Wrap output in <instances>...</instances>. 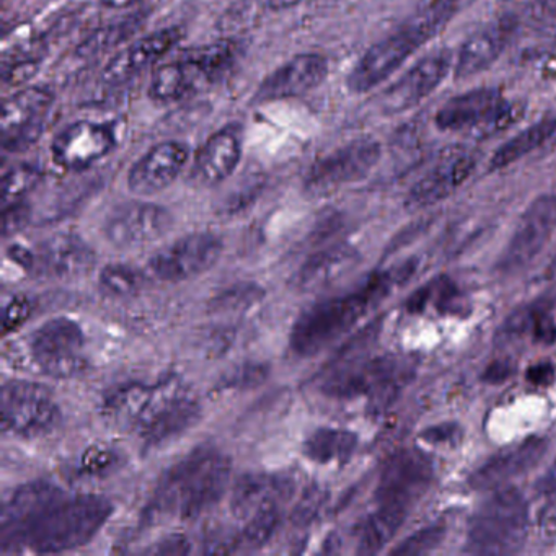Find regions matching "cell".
<instances>
[{"label": "cell", "mask_w": 556, "mask_h": 556, "mask_svg": "<svg viewBox=\"0 0 556 556\" xmlns=\"http://www.w3.org/2000/svg\"><path fill=\"white\" fill-rule=\"evenodd\" d=\"M416 263L374 273L359 288L340 298L327 299L299 315L292 325L289 346L299 357H312L340 340L357 321L379 305L395 286L415 273Z\"/></svg>", "instance_id": "1"}, {"label": "cell", "mask_w": 556, "mask_h": 556, "mask_svg": "<svg viewBox=\"0 0 556 556\" xmlns=\"http://www.w3.org/2000/svg\"><path fill=\"white\" fill-rule=\"evenodd\" d=\"M232 462L213 445H201L165 471L152 496L157 514L194 520L210 513L229 490Z\"/></svg>", "instance_id": "2"}, {"label": "cell", "mask_w": 556, "mask_h": 556, "mask_svg": "<svg viewBox=\"0 0 556 556\" xmlns=\"http://www.w3.org/2000/svg\"><path fill=\"white\" fill-rule=\"evenodd\" d=\"M471 0H434L395 31L369 48L346 77L351 93H367L389 80Z\"/></svg>", "instance_id": "3"}, {"label": "cell", "mask_w": 556, "mask_h": 556, "mask_svg": "<svg viewBox=\"0 0 556 556\" xmlns=\"http://www.w3.org/2000/svg\"><path fill=\"white\" fill-rule=\"evenodd\" d=\"M112 514L113 504L100 494L64 496L38 520L24 549L48 555L80 548L102 530Z\"/></svg>", "instance_id": "4"}, {"label": "cell", "mask_w": 556, "mask_h": 556, "mask_svg": "<svg viewBox=\"0 0 556 556\" xmlns=\"http://www.w3.org/2000/svg\"><path fill=\"white\" fill-rule=\"evenodd\" d=\"M529 533V504L514 488L494 490L471 517L465 552L471 555H513Z\"/></svg>", "instance_id": "5"}, {"label": "cell", "mask_w": 556, "mask_h": 556, "mask_svg": "<svg viewBox=\"0 0 556 556\" xmlns=\"http://www.w3.org/2000/svg\"><path fill=\"white\" fill-rule=\"evenodd\" d=\"M237 47L230 41L188 51L155 70L149 97L155 103H177L193 99L213 87L236 61Z\"/></svg>", "instance_id": "6"}, {"label": "cell", "mask_w": 556, "mask_h": 556, "mask_svg": "<svg viewBox=\"0 0 556 556\" xmlns=\"http://www.w3.org/2000/svg\"><path fill=\"white\" fill-rule=\"evenodd\" d=\"M413 372L412 361L396 356L374 357L341 367L325 380L324 393L340 400L369 396L374 408L383 409L408 386Z\"/></svg>", "instance_id": "7"}, {"label": "cell", "mask_w": 556, "mask_h": 556, "mask_svg": "<svg viewBox=\"0 0 556 556\" xmlns=\"http://www.w3.org/2000/svg\"><path fill=\"white\" fill-rule=\"evenodd\" d=\"M201 416V403L178 374L155 382L154 399L136 434L148 448L162 447L190 431Z\"/></svg>", "instance_id": "8"}, {"label": "cell", "mask_w": 556, "mask_h": 556, "mask_svg": "<svg viewBox=\"0 0 556 556\" xmlns=\"http://www.w3.org/2000/svg\"><path fill=\"white\" fill-rule=\"evenodd\" d=\"M516 106L497 87H478L448 99L434 116L441 131L473 132L475 136L503 131L516 119Z\"/></svg>", "instance_id": "9"}, {"label": "cell", "mask_w": 556, "mask_h": 556, "mask_svg": "<svg viewBox=\"0 0 556 556\" xmlns=\"http://www.w3.org/2000/svg\"><path fill=\"white\" fill-rule=\"evenodd\" d=\"M31 359L45 376L74 379L89 369L86 331L79 321L54 317L45 321L28 340Z\"/></svg>", "instance_id": "10"}, {"label": "cell", "mask_w": 556, "mask_h": 556, "mask_svg": "<svg viewBox=\"0 0 556 556\" xmlns=\"http://www.w3.org/2000/svg\"><path fill=\"white\" fill-rule=\"evenodd\" d=\"M61 409L47 386L9 380L2 387V426L22 439L51 434L60 426Z\"/></svg>", "instance_id": "11"}, {"label": "cell", "mask_w": 556, "mask_h": 556, "mask_svg": "<svg viewBox=\"0 0 556 556\" xmlns=\"http://www.w3.org/2000/svg\"><path fill=\"white\" fill-rule=\"evenodd\" d=\"M380 157L382 146L376 139H354L312 165L305 177V191L312 197H321L338 188L356 184L377 167Z\"/></svg>", "instance_id": "12"}, {"label": "cell", "mask_w": 556, "mask_h": 556, "mask_svg": "<svg viewBox=\"0 0 556 556\" xmlns=\"http://www.w3.org/2000/svg\"><path fill=\"white\" fill-rule=\"evenodd\" d=\"M223 252V239L216 233H188L152 255L148 271L162 282L190 281L214 268Z\"/></svg>", "instance_id": "13"}, {"label": "cell", "mask_w": 556, "mask_h": 556, "mask_svg": "<svg viewBox=\"0 0 556 556\" xmlns=\"http://www.w3.org/2000/svg\"><path fill=\"white\" fill-rule=\"evenodd\" d=\"M53 103L54 93L41 86L27 87L9 97L0 119L4 151L14 154L31 148L43 135Z\"/></svg>", "instance_id": "14"}, {"label": "cell", "mask_w": 556, "mask_h": 556, "mask_svg": "<svg viewBox=\"0 0 556 556\" xmlns=\"http://www.w3.org/2000/svg\"><path fill=\"white\" fill-rule=\"evenodd\" d=\"M64 496V491L50 481H31L17 488L2 507L0 542L4 553L22 552L38 520Z\"/></svg>", "instance_id": "15"}, {"label": "cell", "mask_w": 556, "mask_h": 556, "mask_svg": "<svg viewBox=\"0 0 556 556\" xmlns=\"http://www.w3.org/2000/svg\"><path fill=\"white\" fill-rule=\"evenodd\" d=\"M454 70L451 51L438 50L416 61L380 96V110L386 115H400L416 109L432 96Z\"/></svg>", "instance_id": "16"}, {"label": "cell", "mask_w": 556, "mask_h": 556, "mask_svg": "<svg viewBox=\"0 0 556 556\" xmlns=\"http://www.w3.org/2000/svg\"><path fill=\"white\" fill-rule=\"evenodd\" d=\"M116 148V135L105 123L80 119L58 132L51 142V157L66 172H86L109 157Z\"/></svg>", "instance_id": "17"}, {"label": "cell", "mask_w": 556, "mask_h": 556, "mask_svg": "<svg viewBox=\"0 0 556 556\" xmlns=\"http://www.w3.org/2000/svg\"><path fill=\"white\" fill-rule=\"evenodd\" d=\"M174 216L167 207L149 201L119 204L106 217L103 236L116 249H136L167 236Z\"/></svg>", "instance_id": "18"}, {"label": "cell", "mask_w": 556, "mask_h": 556, "mask_svg": "<svg viewBox=\"0 0 556 556\" xmlns=\"http://www.w3.org/2000/svg\"><path fill=\"white\" fill-rule=\"evenodd\" d=\"M434 477L431 458L418 448H402L383 465L376 488L377 504L409 509L428 491Z\"/></svg>", "instance_id": "19"}, {"label": "cell", "mask_w": 556, "mask_h": 556, "mask_svg": "<svg viewBox=\"0 0 556 556\" xmlns=\"http://www.w3.org/2000/svg\"><path fill=\"white\" fill-rule=\"evenodd\" d=\"M556 232V194H543L520 216L501 256L503 271H517L532 262Z\"/></svg>", "instance_id": "20"}, {"label": "cell", "mask_w": 556, "mask_h": 556, "mask_svg": "<svg viewBox=\"0 0 556 556\" xmlns=\"http://www.w3.org/2000/svg\"><path fill=\"white\" fill-rule=\"evenodd\" d=\"M96 262V252L83 237L56 233L31 252L30 271L45 279L71 281L89 275Z\"/></svg>", "instance_id": "21"}, {"label": "cell", "mask_w": 556, "mask_h": 556, "mask_svg": "<svg viewBox=\"0 0 556 556\" xmlns=\"http://www.w3.org/2000/svg\"><path fill=\"white\" fill-rule=\"evenodd\" d=\"M330 74L327 58L317 53L298 54L273 71L260 84L255 102L268 103L298 99L321 86Z\"/></svg>", "instance_id": "22"}, {"label": "cell", "mask_w": 556, "mask_h": 556, "mask_svg": "<svg viewBox=\"0 0 556 556\" xmlns=\"http://www.w3.org/2000/svg\"><path fill=\"white\" fill-rule=\"evenodd\" d=\"M190 159V149L178 141H165L146 152L128 174V188L136 197H152L170 187Z\"/></svg>", "instance_id": "23"}, {"label": "cell", "mask_w": 556, "mask_h": 556, "mask_svg": "<svg viewBox=\"0 0 556 556\" xmlns=\"http://www.w3.org/2000/svg\"><path fill=\"white\" fill-rule=\"evenodd\" d=\"M477 165L475 152L452 151L413 185L406 197V206L422 210L441 203L473 175Z\"/></svg>", "instance_id": "24"}, {"label": "cell", "mask_w": 556, "mask_h": 556, "mask_svg": "<svg viewBox=\"0 0 556 556\" xmlns=\"http://www.w3.org/2000/svg\"><path fill=\"white\" fill-rule=\"evenodd\" d=\"M180 40L181 31L178 28H165L135 41L110 60L102 74L103 83L119 86L141 76L149 67L164 60Z\"/></svg>", "instance_id": "25"}, {"label": "cell", "mask_w": 556, "mask_h": 556, "mask_svg": "<svg viewBox=\"0 0 556 556\" xmlns=\"http://www.w3.org/2000/svg\"><path fill=\"white\" fill-rule=\"evenodd\" d=\"M546 448H548L546 439H526L484 462L471 473L468 483L477 491H494L506 486L513 478L532 470L546 454Z\"/></svg>", "instance_id": "26"}, {"label": "cell", "mask_w": 556, "mask_h": 556, "mask_svg": "<svg viewBox=\"0 0 556 556\" xmlns=\"http://www.w3.org/2000/svg\"><path fill=\"white\" fill-rule=\"evenodd\" d=\"M514 22L509 18H501L480 30L473 31L458 48L454 58V79L464 80L480 76L490 70L509 45L513 37Z\"/></svg>", "instance_id": "27"}, {"label": "cell", "mask_w": 556, "mask_h": 556, "mask_svg": "<svg viewBox=\"0 0 556 556\" xmlns=\"http://www.w3.org/2000/svg\"><path fill=\"white\" fill-rule=\"evenodd\" d=\"M242 149V135L237 126L219 129L204 141L194 155L191 178L204 187L223 184L239 167Z\"/></svg>", "instance_id": "28"}, {"label": "cell", "mask_w": 556, "mask_h": 556, "mask_svg": "<svg viewBox=\"0 0 556 556\" xmlns=\"http://www.w3.org/2000/svg\"><path fill=\"white\" fill-rule=\"evenodd\" d=\"M295 480L286 473H247L236 481L230 494V510L245 520L256 510L271 504L288 503L295 494Z\"/></svg>", "instance_id": "29"}, {"label": "cell", "mask_w": 556, "mask_h": 556, "mask_svg": "<svg viewBox=\"0 0 556 556\" xmlns=\"http://www.w3.org/2000/svg\"><path fill=\"white\" fill-rule=\"evenodd\" d=\"M357 255L346 245L330 247L314 253L292 275L291 288L299 294H314L333 285L344 273L350 271Z\"/></svg>", "instance_id": "30"}, {"label": "cell", "mask_w": 556, "mask_h": 556, "mask_svg": "<svg viewBox=\"0 0 556 556\" xmlns=\"http://www.w3.org/2000/svg\"><path fill=\"white\" fill-rule=\"evenodd\" d=\"M154 383L126 382L110 390L102 402V415L123 431H136L152 399Z\"/></svg>", "instance_id": "31"}, {"label": "cell", "mask_w": 556, "mask_h": 556, "mask_svg": "<svg viewBox=\"0 0 556 556\" xmlns=\"http://www.w3.org/2000/svg\"><path fill=\"white\" fill-rule=\"evenodd\" d=\"M549 144L556 146V115L539 119L507 139L491 157L490 170L509 167Z\"/></svg>", "instance_id": "32"}, {"label": "cell", "mask_w": 556, "mask_h": 556, "mask_svg": "<svg viewBox=\"0 0 556 556\" xmlns=\"http://www.w3.org/2000/svg\"><path fill=\"white\" fill-rule=\"evenodd\" d=\"M408 510L406 507L393 506V504H379L377 510H374L357 527L356 552L361 555L380 552L402 529Z\"/></svg>", "instance_id": "33"}, {"label": "cell", "mask_w": 556, "mask_h": 556, "mask_svg": "<svg viewBox=\"0 0 556 556\" xmlns=\"http://www.w3.org/2000/svg\"><path fill=\"white\" fill-rule=\"evenodd\" d=\"M357 435L348 429L318 428L302 444V454L314 464H344L357 448Z\"/></svg>", "instance_id": "34"}, {"label": "cell", "mask_w": 556, "mask_h": 556, "mask_svg": "<svg viewBox=\"0 0 556 556\" xmlns=\"http://www.w3.org/2000/svg\"><path fill=\"white\" fill-rule=\"evenodd\" d=\"M146 285H148V276L144 271L126 263L106 265L99 275V288L106 298H131L139 294Z\"/></svg>", "instance_id": "35"}, {"label": "cell", "mask_w": 556, "mask_h": 556, "mask_svg": "<svg viewBox=\"0 0 556 556\" xmlns=\"http://www.w3.org/2000/svg\"><path fill=\"white\" fill-rule=\"evenodd\" d=\"M428 304L434 305L435 311L441 312V314H464V295L448 279H435L431 285L415 292L413 298L409 299L408 311L419 312Z\"/></svg>", "instance_id": "36"}, {"label": "cell", "mask_w": 556, "mask_h": 556, "mask_svg": "<svg viewBox=\"0 0 556 556\" xmlns=\"http://www.w3.org/2000/svg\"><path fill=\"white\" fill-rule=\"evenodd\" d=\"M282 522V506L271 504L262 507L243 520L239 532L240 552L242 549L262 548L278 532Z\"/></svg>", "instance_id": "37"}, {"label": "cell", "mask_w": 556, "mask_h": 556, "mask_svg": "<svg viewBox=\"0 0 556 556\" xmlns=\"http://www.w3.org/2000/svg\"><path fill=\"white\" fill-rule=\"evenodd\" d=\"M269 374H271V369L268 364L260 363V361H245V363L227 369L214 383L213 393L227 395V393H242L258 389L268 380Z\"/></svg>", "instance_id": "38"}, {"label": "cell", "mask_w": 556, "mask_h": 556, "mask_svg": "<svg viewBox=\"0 0 556 556\" xmlns=\"http://www.w3.org/2000/svg\"><path fill=\"white\" fill-rule=\"evenodd\" d=\"M263 298H265V291L262 286L255 285V282H239V285L230 286L226 291L219 292L211 301L210 311L211 314L217 315L242 314L260 304Z\"/></svg>", "instance_id": "39"}, {"label": "cell", "mask_w": 556, "mask_h": 556, "mask_svg": "<svg viewBox=\"0 0 556 556\" xmlns=\"http://www.w3.org/2000/svg\"><path fill=\"white\" fill-rule=\"evenodd\" d=\"M325 501H327L325 488L318 486V484H308L307 488H304L298 503L292 507L291 516H289L292 526L299 527V529L311 526L320 514Z\"/></svg>", "instance_id": "40"}, {"label": "cell", "mask_w": 556, "mask_h": 556, "mask_svg": "<svg viewBox=\"0 0 556 556\" xmlns=\"http://www.w3.org/2000/svg\"><path fill=\"white\" fill-rule=\"evenodd\" d=\"M445 539V529L442 526H428L425 529L403 540L399 546L392 549V555L418 556L434 552Z\"/></svg>", "instance_id": "41"}, {"label": "cell", "mask_w": 556, "mask_h": 556, "mask_svg": "<svg viewBox=\"0 0 556 556\" xmlns=\"http://www.w3.org/2000/svg\"><path fill=\"white\" fill-rule=\"evenodd\" d=\"M41 174L38 168L24 167L12 168L4 177V206H14L17 204L25 194L30 193L38 181H40Z\"/></svg>", "instance_id": "42"}, {"label": "cell", "mask_w": 556, "mask_h": 556, "mask_svg": "<svg viewBox=\"0 0 556 556\" xmlns=\"http://www.w3.org/2000/svg\"><path fill=\"white\" fill-rule=\"evenodd\" d=\"M30 314L31 305L28 299L22 298V295L12 298L4 308V333H11V331L22 327L27 321V318L30 317Z\"/></svg>", "instance_id": "43"}, {"label": "cell", "mask_w": 556, "mask_h": 556, "mask_svg": "<svg viewBox=\"0 0 556 556\" xmlns=\"http://www.w3.org/2000/svg\"><path fill=\"white\" fill-rule=\"evenodd\" d=\"M113 451L106 447H92L84 454L83 470L89 475H103L115 465Z\"/></svg>", "instance_id": "44"}, {"label": "cell", "mask_w": 556, "mask_h": 556, "mask_svg": "<svg viewBox=\"0 0 556 556\" xmlns=\"http://www.w3.org/2000/svg\"><path fill=\"white\" fill-rule=\"evenodd\" d=\"M421 438L429 444H454V442L460 441L462 429L454 422H445V425H435L425 429L421 432Z\"/></svg>", "instance_id": "45"}, {"label": "cell", "mask_w": 556, "mask_h": 556, "mask_svg": "<svg viewBox=\"0 0 556 556\" xmlns=\"http://www.w3.org/2000/svg\"><path fill=\"white\" fill-rule=\"evenodd\" d=\"M151 552L157 553V555H188L191 553V543L185 535H168L161 540Z\"/></svg>", "instance_id": "46"}, {"label": "cell", "mask_w": 556, "mask_h": 556, "mask_svg": "<svg viewBox=\"0 0 556 556\" xmlns=\"http://www.w3.org/2000/svg\"><path fill=\"white\" fill-rule=\"evenodd\" d=\"M514 370H516V366H514L510 361H494V363H491L490 366L484 369L481 379L486 383H491V386H496V383H501L504 382V380L509 379V377L513 376Z\"/></svg>", "instance_id": "47"}, {"label": "cell", "mask_w": 556, "mask_h": 556, "mask_svg": "<svg viewBox=\"0 0 556 556\" xmlns=\"http://www.w3.org/2000/svg\"><path fill=\"white\" fill-rule=\"evenodd\" d=\"M553 379H555V369H553L552 364H536V366L527 370V380L532 382L533 386H548Z\"/></svg>", "instance_id": "48"}, {"label": "cell", "mask_w": 556, "mask_h": 556, "mask_svg": "<svg viewBox=\"0 0 556 556\" xmlns=\"http://www.w3.org/2000/svg\"><path fill=\"white\" fill-rule=\"evenodd\" d=\"M426 226L428 224L422 220V223H415L413 226H409L408 229L403 230V232H400V236H396L395 240H392V243H390L389 247V255L390 253L396 252V250L403 249V247L408 245L409 242H413V240L416 239V237L421 236L422 230L426 229Z\"/></svg>", "instance_id": "49"}, {"label": "cell", "mask_w": 556, "mask_h": 556, "mask_svg": "<svg viewBox=\"0 0 556 556\" xmlns=\"http://www.w3.org/2000/svg\"><path fill=\"white\" fill-rule=\"evenodd\" d=\"M539 490L543 491V493L549 494V496H555L556 494V462L553 464V467L543 475L542 480L539 483Z\"/></svg>", "instance_id": "50"}, {"label": "cell", "mask_w": 556, "mask_h": 556, "mask_svg": "<svg viewBox=\"0 0 556 556\" xmlns=\"http://www.w3.org/2000/svg\"><path fill=\"white\" fill-rule=\"evenodd\" d=\"M299 2H301V0H265V5L269 11L282 12L295 8Z\"/></svg>", "instance_id": "51"}, {"label": "cell", "mask_w": 556, "mask_h": 556, "mask_svg": "<svg viewBox=\"0 0 556 556\" xmlns=\"http://www.w3.org/2000/svg\"><path fill=\"white\" fill-rule=\"evenodd\" d=\"M100 2L109 9H126L136 4L138 0H100Z\"/></svg>", "instance_id": "52"}]
</instances>
